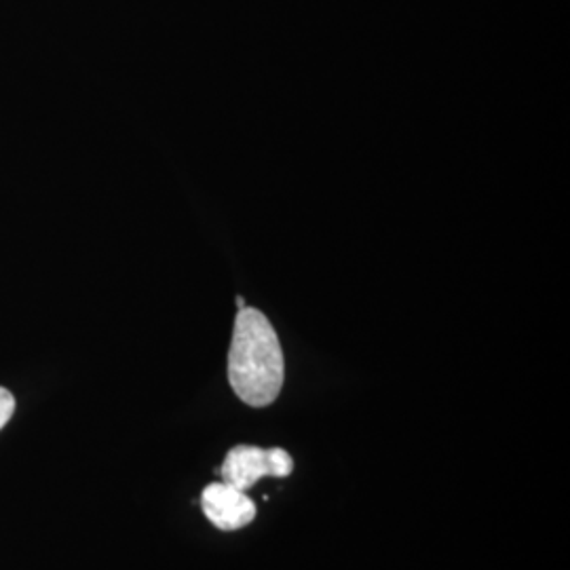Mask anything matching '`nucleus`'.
<instances>
[{
    "label": "nucleus",
    "instance_id": "obj_1",
    "mask_svg": "<svg viewBox=\"0 0 570 570\" xmlns=\"http://www.w3.org/2000/svg\"><path fill=\"white\" fill-rule=\"evenodd\" d=\"M284 379V351L275 327L258 308H239L228 351V383L235 395L247 406H271Z\"/></svg>",
    "mask_w": 570,
    "mask_h": 570
},
{
    "label": "nucleus",
    "instance_id": "obj_2",
    "mask_svg": "<svg viewBox=\"0 0 570 570\" xmlns=\"http://www.w3.org/2000/svg\"><path fill=\"white\" fill-rule=\"evenodd\" d=\"M292 471L294 459L284 449L265 450L242 444L226 454L220 475L225 484L245 492L263 478H287Z\"/></svg>",
    "mask_w": 570,
    "mask_h": 570
},
{
    "label": "nucleus",
    "instance_id": "obj_3",
    "mask_svg": "<svg viewBox=\"0 0 570 570\" xmlns=\"http://www.w3.org/2000/svg\"><path fill=\"white\" fill-rule=\"evenodd\" d=\"M205 518L218 530L233 532L245 529L256 518V505L244 490L235 489L225 482H214L205 487L202 494Z\"/></svg>",
    "mask_w": 570,
    "mask_h": 570
},
{
    "label": "nucleus",
    "instance_id": "obj_4",
    "mask_svg": "<svg viewBox=\"0 0 570 570\" xmlns=\"http://www.w3.org/2000/svg\"><path fill=\"white\" fill-rule=\"evenodd\" d=\"M16 412V397L9 389L0 387V429L4 428Z\"/></svg>",
    "mask_w": 570,
    "mask_h": 570
},
{
    "label": "nucleus",
    "instance_id": "obj_5",
    "mask_svg": "<svg viewBox=\"0 0 570 570\" xmlns=\"http://www.w3.org/2000/svg\"><path fill=\"white\" fill-rule=\"evenodd\" d=\"M237 306H239V308H245L244 296H237Z\"/></svg>",
    "mask_w": 570,
    "mask_h": 570
}]
</instances>
